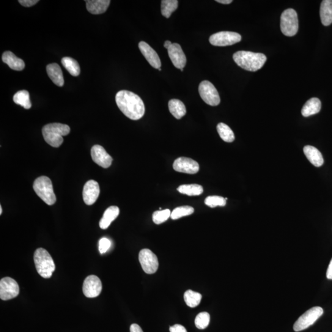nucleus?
<instances>
[{
  "label": "nucleus",
  "instance_id": "nucleus-1",
  "mask_svg": "<svg viewBox=\"0 0 332 332\" xmlns=\"http://www.w3.org/2000/svg\"><path fill=\"white\" fill-rule=\"evenodd\" d=\"M116 102L120 110L132 120L141 119L145 114L144 101L138 95L129 90H120L117 93Z\"/></svg>",
  "mask_w": 332,
  "mask_h": 332
},
{
  "label": "nucleus",
  "instance_id": "nucleus-2",
  "mask_svg": "<svg viewBox=\"0 0 332 332\" xmlns=\"http://www.w3.org/2000/svg\"><path fill=\"white\" fill-rule=\"evenodd\" d=\"M233 59L237 64L243 69L256 71L263 67L267 61V56L262 53L240 51L233 54Z\"/></svg>",
  "mask_w": 332,
  "mask_h": 332
},
{
  "label": "nucleus",
  "instance_id": "nucleus-3",
  "mask_svg": "<svg viewBox=\"0 0 332 332\" xmlns=\"http://www.w3.org/2000/svg\"><path fill=\"white\" fill-rule=\"evenodd\" d=\"M70 133V128L61 123H51L44 126L42 130L44 139L46 143L54 148H58L64 142L63 136Z\"/></svg>",
  "mask_w": 332,
  "mask_h": 332
},
{
  "label": "nucleus",
  "instance_id": "nucleus-4",
  "mask_svg": "<svg viewBox=\"0 0 332 332\" xmlns=\"http://www.w3.org/2000/svg\"><path fill=\"white\" fill-rule=\"evenodd\" d=\"M34 262L38 274L43 278H50L56 269L53 259L49 252L45 249L36 250L34 254Z\"/></svg>",
  "mask_w": 332,
  "mask_h": 332
},
{
  "label": "nucleus",
  "instance_id": "nucleus-5",
  "mask_svg": "<svg viewBox=\"0 0 332 332\" xmlns=\"http://www.w3.org/2000/svg\"><path fill=\"white\" fill-rule=\"evenodd\" d=\"M34 189L36 194L49 205H52L56 202L53 183L50 178L46 176L38 177L35 180Z\"/></svg>",
  "mask_w": 332,
  "mask_h": 332
},
{
  "label": "nucleus",
  "instance_id": "nucleus-6",
  "mask_svg": "<svg viewBox=\"0 0 332 332\" xmlns=\"http://www.w3.org/2000/svg\"><path fill=\"white\" fill-rule=\"evenodd\" d=\"M281 29L284 35L293 37L298 30V19L297 12L293 9H287L282 13L281 18Z\"/></svg>",
  "mask_w": 332,
  "mask_h": 332
},
{
  "label": "nucleus",
  "instance_id": "nucleus-7",
  "mask_svg": "<svg viewBox=\"0 0 332 332\" xmlns=\"http://www.w3.org/2000/svg\"><path fill=\"white\" fill-rule=\"evenodd\" d=\"M323 313V310L320 306H315L308 309L296 321L293 325V330L295 331L305 330L316 322Z\"/></svg>",
  "mask_w": 332,
  "mask_h": 332
},
{
  "label": "nucleus",
  "instance_id": "nucleus-8",
  "mask_svg": "<svg viewBox=\"0 0 332 332\" xmlns=\"http://www.w3.org/2000/svg\"><path fill=\"white\" fill-rule=\"evenodd\" d=\"M199 93L205 103L210 106H217L220 103V98L217 90L208 81H203L199 86Z\"/></svg>",
  "mask_w": 332,
  "mask_h": 332
},
{
  "label": "nucleus",
  "instance_id": "nucleus-9",
  "mask_svg": "<svg viewBox=\"0 0 332 332\" xmlns=\"http://www.w3.org/2000/svg\"><path fill=\"white\" fill-rule=\"evenodd\" d=\"M242 39L241 35L233 32H219L211 35L209 42L215 46H227L235 45Z\"/></svg>",
  "mask_w": 332,
  "mask_h": 332
},
{
  "label": "nucleus",
  "instance_id": "nucleus-10",
  "mask_svg": "<svg viewBox=\"0 0 332 332\" xmlns=\"http://www.w3.org/2000/svg\"><path fill=\"white\" fill-rule=\"evenodd\" d=\"M139 259L143 270L147 274H152L157 271L159 267L158 258L150 249H142L140 252Z\"/></svg>",
  "mask_w": 332,
  "mask_h": 332
},
{
  "label": "nucleus",
  "instance_id": "nucleus-11",
  "mask_svg": "<svg viewBox=\"0 0 332 332\" xmlns=\"http://www.w3.org/2000/svg\"><path fill=\"white\" fill-rule=\"evenodd\" d=\"M19 287L15 279L6 277L0 281V298L2 300H9L19 295Z\"/></svg>",
  "mask_w": 332,
  "mask_h": 332
},
{
  "label": "nucleus",
  "instance_id": "nucleus-12",
  "mask_svg": "<svg viewBox=\"0 0 332 332\" xmlns=\"http://www.w3.org/2000/svg\"><path fill=\"white\" fill-rule=\"evenodd\" d=\"M102 284L100 279L95 275H90L83 282V292L87 298H95L100 294Z\"/></svg>",
  "mask_w": 332,
  "mask_h": 332
},
{
  "label": "nucleus",
  "instance_id": "nucleus-13",
  "mask_svg": "<svg viewBox=\"0 0 332 332\" xmlns=\"http://www.w3.org/2000/svg\"><path fill=\"white\" fill-rule=\"evenodd\" d=\"M173 168L178 172L195 174L199 171V165L196 161L191 158L180 157L175 160Z\"/></svg>",
  "mask_w": 332,
  "mask_h": 332
},
{
  "label": "nucleus",
  "instance_id": "nucleus-14",
  "mask_svg": "<svg viewBox=\"0 0 332 332\" xmlns=\"http://www.w3.org/2000/svg\"><path fill=\"white\" fill-rule=\"evenodd\" d=\"M90 154H91L92 160L103 168H108L112 165L113 158L100 145H95L93 146L90 151Z\"/></svg>",
  "mask_w": 332,
  "mask_h": 332
},
{
  "label": "nucleus",
  "instance_id": "nucleus-15",
  "mask_svg": "<svg viewBox=\"0 0 332 332\" xmlns=\"http://www.w3.org/2000/svg\"><path fill=\"white\" fill-rule=\"evenodd\" d=\"M100 194L98 183L94 180H90L85 184L83 188V197L85 204L91 205L97 201Z\"/></svg>",
  "mask_w": 332,
  "mask_h": 332
},
{
  "label": "nucleus",
  "instance_id": "nucleus-16",
  "mask_svg": "<svg viewBox=\"0 0 332 332\" xmlns=\"http://www.w3.org/2000/svg\"><path fill=\"white\" fill-rule=\"evenodd\" d=\"M167 51L169 58L175 67L180 70L183 69L186 64V58L179 44L172 43Z\"/></svg>",
  "mask_w": 332,
  "mask_h": 332
},
{
  "label": "nucleus",
  "instance_id": "nucleus-17",
  "mask_svg": "<svg viewBox=\"0 0 332 332\" xmlns=\"http://www.w3.org/2000/svg\"><path fill=\"white\" fill-rule=\"evenodd\" d=\"M139 48L143 56L146 59L151 66L156 69L161 67V62L157 53L146 42H141L139 44Z\"/></svg>",
  "mask_w": 332,
  "mask_h": 332
},
{
  "label": "nucleus",
  "instance_id": "nucleus-18",
  "mask_svg": "<svg viewBox=\"0 0 332 332\" xmlns=\"http://www.w3.org/2000/svg\"><path fill=\"white\" fill-rule=\"evenodd\" d=\"M110 2L109 0H87V10L92 15H101L108 9Z\"/></svg>",
  "mask_w": 332,
  "mask_h": 332
},
{
  "label": "nucleus",
  "instance_id": "nucleus-19",
  "mask_svg": "<svg viewBox=\"0 0 332 332\" xmlns=\"http://www.w3.org/2000/svg\"><path fill=\"white\" fill-rule=\"evenodd\" d=\"M46 71H47L49 77L55 84L59 87L64 86V76H63L61 68L58 64L56 63L49 64L46 67Z\"/></svg>",
  "mask_w": 332,
  "mask_h": 332
},
{
  "label": "nucleus",
  "instance_id": "nucleus-20",
  "mask_svg": "<svg viewBox=\"0 0 332 332\" xmlns=\"http://www.w3.org/2000/svg\"><path fill=\"white\" fill-rule=\"evenodd\" d=\"M2 60L14 70L22 71L24 69V60L15 56V54H13L12 52H5L3 54Z\"/></svg>",
  "mask_w": 332,
  "mask_h": 332
},
{
  "label": "nucleus",
  "instance_id": "nucleus-21",
  "mask_svg": "<svg viewBox=\"0 0 332 332\" xmlns=\"http://www.w3.org/2000/svg\"><path fill=\"white\" fill-rule=\"evenodd\" d=\"M303 152L312 165L317 167L323 165L324 162L323 156L316 148L307 145L304 147Z\"/></svg>",
  "mask_w": 332,
  "mask_h": 332
},
{
  "label": "nucleus",
  "instance_id": "nucleus-22",
  "mask_svg": "<svg viewBox=\"0 0 332 332\" xmlns=\"http://www.w3.org/2000/svg\"><path fill=\"white\" fill-rule=\"evenodd\" d=\"M120 214V208L117 206L109 207L103 213L102 218H101L99 226L101 229L106 230L108 229L112 222L118 217Z\"/></svg>",
  "mask_w": 332,
  "mask_h": 332
},
{
  "label": "nucleus",
  "instance_id": "nucleus-23",
  "mask_svg": "<svg viewBox=\"0 0 332 332\" xmlns=\"http://www.w3.org/2000/svg\"><path fill=\"white\" fill-rule=\"evenodd\" d=\"M320 16L323 26H328L332 23V0H323L322 2Z\"/></svg>",
  "mask_w": 332,
  "mask_h": 332
},
{
  "label": "nucleus",
  "instance_id": "nucleus-24",
  "mask_svg": "<svg viewBox=\"0 0 332 332\" xmlns=\"http://www.w3.org/2000/svg\"><path fill=\"white\" fill-rule=\"evenodd\" d=\"M321 109V101L318 98H311L304 104L301 114L304 117H308L312 115L319 113Z\"/></svg>",
  "mask_w": 332,
  "mask_h": 332
},
{
  "label": "nucleus",
  "instance_id": "nucleus-25",
  "mask_svg": "<svg viewBox=\"0 0 332 332\" xmlns=\"http://www.w3.org/2000/svg\"><path fill=\"white\" fill-rule=\"evenodd\" d=\"M169 112L175 119L180 120L186 114L185 105L182 101L178 99H172L168 103Z\"/></svg>",
  "mask_w": 332,
  "mask_h": 332
},
{
  "label": "nucleus",
  "instance_id": "nucleus-26",
  "mask_svg": "<svg viewBox=\"0 0 332 332\" xmlns=\"http://www.w3.org/2000/svg\"><path fill=\"white\" fill-rule=\"evenodd\" d=\"M177 191L187 196H199L201 195L204 190L201 185L191 184V185H180L177 188Z\"/></svg>",
  "mask_w": 332,
  "mask_h": 332
},
{
  "label": "nucleus",
  "instance_id": "nucleus-27",
  "mask_svg": "<svg viewBox=\"0 0 332 332\" xmlns=\"http://www.w3.org/2000/svg\"><path fill=\"white\" fill-rule=\"evenodd\" d=\"M61 62L71 75L78 76L80 74V67L76 60L69 57H65L62 59Z\"/></svg>",
  "mask_w": 332,
  "mask_h": 332
},
{
  "label": "nucleus",
  "instance_id": "nucleus-28",
  "mask_svg": "<svg viewBox=\"0 0 332 332\" xmlns=\"http://www.w3.org/2000/svg\"><path fill=\"white\" fill-rule=\"evenodd\" d=\"M216 130H217L219 137L224 141L231 143L235 141L234 133H233L231 128L225 123H219L216 126Z\"/></svg>",
  "mask_w": 332,
  "mask_h": 332
},
{
  "label": "nucleus",
  "instance_id": "nucleus-29",
  "mask_svg": "<svg viewBox=\"0 0 332 332\" xmlns=\"http://www.w3.org/2000/svg\"><path fill=\"white\" fill-rule=\"evenodd\" d=\"M13 100L16 104L23 106L24 108L30 109L32 107L29 93L27 90H23L18 91L14 95Z\"/></svg>",
  "mask_w": 332,
  "mask_h": 332
},
{
  "label": "nucleus",
  "instance_id": "nucleus-30",
  "mask_svg": "<svg viewBox=\"0 0 332 332\" xmlns=\"http://www.w3.org/2000/svg\"><path fill=\"white\" fill-rule=\"evenodd\" d=\"M202 295L201 293L194 292L191 290L186 291L184 294V300L187 306L190 308H195L201 303Z\"/></svg>",
  "mask_w": 332,
  "mask_h": 332
},
{
  "label": "nucleus",
  "instance_id": "nucleus-31",
  "mask_svg": "<svg viewBox=\"0 0 332 332\" xmlns=\"http://www.w3.org/2000/svg\"><path fill=\"white\" fill-rule=\"evenodd\" d=\"M177 0H163L161 2V14L166 18H169L172 13L177 9Z\"/></svg>",
  "mask_w": 332,
  "mask_h": 332
},
{
  "label": "nucleus",
  "instance_id": "nucleus-32",
  "mask_svg": "<svg viewBox=\"0 0 332 332\" xmlns=\"http://www.w3.org/2000/svg\"><path fill=\"white\" fill-rule=\"evenodd\" d=\"M194 212L193 207L185 205L175 208L171 212V217L172 219H177L183 216L191 215Z\"/></svg>",
  "mask_w": 332,
  "mask_h": 332
},
{
  "label": "nucleus",
  "instance_id": "nucleus-33",
  "mask_svg": "<svg viewBox=\"0 0 332 332\" xmlns=\"http://www.w3.org/2000/svg\"><path fill=\"white\" fill-rule=\"evenodd\" d=\"M227 198L218 196H210L205 198L204 202L205 205L211 208L217 206L224 207L227 204Z\"/></svg>",
  "mask_w": 332,
  "mask_h": 332
},
{
  "label": "nucleus",
  "instance_id": "nucleus-34",
  "mask_svg": "<svg viewBox=\"0 0 332 332\" xmlns=\"http://www.w3.org/2000/svg\"><path fill=\"white\" fill-rule=\"evenodd\" d=\"M210 314L207 312H202L197 315L194 323L196 326L199 329L207 328L210 322Z\"/></svg>",
  "mask_w": 332,
  "mask_h": 332
},
{
  "label": "nucleus",
  "instance_id": "nucleus-35",
  "mask_svg": "<svg viewBox=\"0 0 332 332\" xmlns=\"http://www.w3.org/2000/svg\"><path fill=\"white\" fill-rule=\"evenodd\" d=\"M171 215V210L165 209L156 211L153 214V221L156 225H160L167 220Z\"/></svg>",
  "mask_w": 332,
  "mask_h": 332
},
{
  "label": "nucleus",
  "instance_id": "nucleus-36",
  "mask_svg": "<svg viewBox=\"0 0 332 332\" xmlns=\"http://www.w3.org/2000/svg\"><path fill=\"white\" fill-rule=\"evenodd\" d=\"M112 245L111 241L106 238H101L99 241L98 249L101 254L106 253L108 250L110 248Z\"/></svg>",
  "mask_w": 332,
  "mask_h": 332
},
{
  "label": "nucleus",
  "instance_id": "nucleus-37",
  "mask_svg": "<svg viewBox=\"0 0 332 332\" xmlns=\"http://www.w3.org/2000/svg\"><path fill=\"white\" fill-rule=\"evenodd\" d=\"M39 2L38 0H19V3L24 7H31Z\"/></svg>",
  "mask_w": 332,
  "mask_h": 332
},
{
  "label": "nucleus",
  "instance_id": "nucleus-38",
  "mask_svg": "<svg viewBox=\"0 0 332 332\" xmlns=\"http://www.w3.org/2000/svg\"><path fill=\"white\" fill-rule=\"evenodd\" d=\"M171 332H187L186 329L182 325L175 324L170 327Z\"/></svg>",
  "mask_w": 332,
  "mask_h": 332
},
{
  "label": "nucleus",
  "instance_id": "nucleus-39",
  "mask_svg": "<svg viewBox=\"0 0 332 332\" xmlns=\"http://www.w3.org/2000/svg\"><path fill=\"white\" fill-rule=\"evenodd\" d=\"M130 332H144L141 326L136 323H133L130 326Z\"/></svg>",
  "mask_w": 332,
  "mask_h": 332
},
{
  "label": "nucleus",
  "instance_id": "nucleus-40",
  "mask_svg": "<svg viewBox=\"0 0 332 332\" xmlns=\"http://www.w3.org/2000/svg\"><path fill=\"white\" fill-rule=\"evenodd\" d=\"M326 278L328 279H332V259L330 262V264L328 265L327 271H326Z\"/></svg>",
  "mask_w": 332,
  "mask_h": 332
},
{
  "label": "nucleus",
  "instance_id": "nucleus-41",
  "mask_svg": "<svg viewBox=\"0 0 332 332\" xmlns=\"http://www.w3.org/2000/svg\"><path fill=\"white\" fill-rule=\"evenodd\" d=\"M216 2L224 5H229L233 2L232 0H216Z\"/></svg>",
  "mask_w": 332,
  "mask_h": 332
},
{
  "label": "nucleus",
  "instance_id": "nucleus-42",
  "mask_svg": "<svg viewBox=\"0 0 332 332\" xmlns=\"http://www.w3.org/2000/svg\"><path fill=\"white\" fill-rule=\"evenodd\" d=\"M172 44V43L171 42H170V41H166V42H165V43H164V48H166L167 49H168L170 46H171Z\"/></svg>",
  "mask_w": 332,
  "mask_h": 332
},
{
  "label": "nucleus",
  "instance_id": "nucleus-43",
  "mask_svg": "<svg viewBox=\"0 0 332 332\" xmlns=\"http://www.w3.org/2000/svg\"><path fill=\"white\" fill-rule=\"evenodd\" d=\"M3 210H2V207L0 206V214H2Z\"/></svg>",
  "mask_w": 332,
  "mask_h": 332
},
{
  "label": "nucleus",
  "instance_id": "nucleus-44",
  "mask_svg": "<svg viewBox=\"0 0 332 332\" xmlns=\"http://www.w3.org/2000/svg\"><path fill=\"white\" fill-rule=\"evenodd\" d=\"M158 70H159V71H161V68H159Z\"/></svg>",
  "mask_w": 332,
  "mask_h": 332
},
{
  "label": "nucleus",
  "instance_id": "nucleus-45",
  "mask_svg": "<svg viewBox=\"0 0 332 332\" xmlns=\"http://www.w3.org/2000/svg\"><path fill=\"white\" fill-rule=\"evenodd\" d=\"M180 70L182 71H183V69H181Z\"/></svg>",
  "mask_w": 332,
  "mask_h": 332
}]
</instances>
